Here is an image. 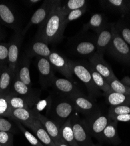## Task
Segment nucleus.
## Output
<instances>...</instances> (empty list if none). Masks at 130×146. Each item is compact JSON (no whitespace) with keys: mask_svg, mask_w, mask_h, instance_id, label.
Masks as SVG:
<instances>
[{"mask_svg":"<svg viewBox=\"0 0 130 146\" xmlns=\"http://www.w3.org/2000/svg\"><path fill=\"white\" fill-rule=\"evenodd\" d=\"M127 94L130 95V87H128V92H127Z\"/></svg>","mask_w":130,"mask_h":146,"instance_id":"49530a36","label":"nucleus"},{"mask_svg":"<svg viewBox=\"0 0 130 146\" xmlns=\"http://www.w3.org/2000/svg\"><path fill=\"white\" fill-rule=\"evenodd\" d=\"M115 28V22L108 23L100 32L96 34V53L104 55L107 52L113 38Z\"/></svg>","mask_w":130,"mask_h":146,"instance_id":"ddd939ff","label":"nucleus"},{"mask_svg":"<svg viewBox=\"0 0 130 146\" xmlns=\"http://www.w3.org/2000/svg\"><path fill=\"white\" fill-rule=\"evenodd\" d=\"M37 68L39 74V82L43 88L52 87V80L55 77L53 67L48 58L37 57Z\"/></svg>","mask_w":130,"mask_h":146,"instance_id":"9b49d317","label":"nucleus"},{"mask_svg":"<svg viewBox=\"0 0 130 146\" xmlns=\"http://www.w3.org/2000/svg\"><path fill=\"white\" fill-rule=\"evenodd\" d=\"M56 146H69L64 141H61L55 143Z\"/></svg>","mask_w":130,"mask_h":146,"instance_id":"a18cd8bd","label":"nucleus"},{"mask_svg":"<svg viewBox=\"0 0 130 146\" xmlns=\"http://www.w3.org/2000/svg\"><path fill=\"white\" fill-rule=\"evenodd\" d=\"M70 117L61 127V137L69 146H78L75 139Z\"/></svg>","mask_w":130,"mask_h":146,"instance_id":"c85d7f7f","label":"nucleus"},{"mask_svg":"<svg viewBox=\"0 0 130 146\" xmlns=\"http://www.w3.org/2000/svg\"><path fill=\"white\" fill-rule=\"evenodd\" d=\"M106 52L120 63L130 66V46L123 39L115 28L112 41Z\"/></svg>","mask_w":130,"mask_h":146,"instance_id":"39448f33","label":"nucleus"},{"mask_svg":"<svg viewBox=\"0 0 130 146\" xmlns=\"http://www.w3.org/2000/svg\"><path fill=\"white\" fill-rule=\"evenodd\" d=\"M53 68L60 72L68 80L73 79V73L69 66V60L62 53L56 50H52L48 57Z\"/></svg>","mask_w":130,"mask_h":146,"instance_id":"f8f14e48","label":"nucleus"},{"mask_svg":"<svg viewBox=\"0 0 130 146\" xmlns=\"http://www.w3.org/2000/svg\"><path fill=\"white\" fill-rule=\"evenodd\" d=\"M59 2V1H55V0L44 1L41 6L32 15L25 27L22 30V34L24 36L29 28L32 25H38L40 26L42 25L48 19Z\"/></svg>","mask_w":130,"mask_h":146,"instance_id":"6e6552de","label":"nucleus"},{"mask_svg":"<svg viewBox=\"0 0 130 146\" xmlns=\"http://www.w3.org/2000/svg\"><path fill=\"white\" fill-rule=\"evenodd\" d=\"M106 101L110 106H130V95L115 92L104 94Z\"/></svg>","mask_w":130,"mask_h":146,"instance_id":"cd10ccee","label":"nucleus"},{"mask_svg":"<svg viewBox=\"0 0 130 146\" xmlns=\"http://www.w3.org/2000/svg\"><path fill=\"white\" fill-rule=\"evenodd\" d=\"M52 51L48 44L36 38L28 48L27 56L29 58L32 57L48 58Z\"/></svg>","mask_w":130,"mask_h":146,"instance_id":"b1692460","label":"nucleus"},{"mask_svg":"<svg viewBox=\"0 0 130 146\" xmlns=\"http://www.w3.org/2000/svg\"><path fill=\"white\" fill-rule=\"evenodd\" d=\"M121 82L127 87H130V78L128 76H125L121 80Z\"/></svg>","mask_w":130,"mask_h":146,"instance_id":"79ce46f5","label":"nucleus"},{"mask_svg":"<svg viewBox=\"0 0 130 146\" xmlns=\"http://www.w3.org/2000/svg\"><path fill=\"white\" fill-rule=\"evenodd\" d=\"M70 118L75 139L78 146H94L95 144L91 139V135L85 120L81 119L75 113Z\"/></svg>","mask_w":130,"mask_h":146,"instance_id":"0eeeda50","label":"nucleus"},{"mask_svg":"<svg viewBox=\"0 0 130 146\" xmlns=\"http://www.w3.org/2000/svg\"><path fill=\"white\" fill-rule=\"evenodd\" d=\"M0 70H1V68H0Z\"/></svg>","mask_w":130,"mask_h":146,"instance_id":"09e8293b","label":"nucleus"},{"mask_svg":"<svg viewBox=\"0 0 130 146\" xmlns=\"http://www.w3.org/2000/svg\"><path fill=\"white\" fill-rule=\"evenodd\" d=\"M101 7L121 14V15L130 14V0H103L100 1Z\"/></svg>","mask_w":130,"mask_h":146,"instance_id":"6ab92c4d","label":"nucleus"},{"mask_svg":"<svg viewBox=\"0 0 130 146\" xmlns=\"http://www.w3.org/2000/svg\"><path fill=\"white\" fill-rule=\"evenodd\" d=\"M0 146H1V145H0Z\"/></svg>","mask_w":130,"mask_h":146,"instance_id":"8fccbe9b","label":"nucleus"},{"mask_svg":"<svg viewBox=\"0 0 130 146\" xmlns=\"http://www.w3.org/2000/svg\"><path fill=\"white\" fill-rule=\"evenodd\" d=\"M62 1H59L51 14L39 26L36 38L47 43L56 44L60 42L63 36L65 27L63 25L64 16L62 11Z\"/></svg>","mask_w":130,"mask_h":146,"instance_id":"f257e3e1","label":"nucleus"},{"mask_svg":"<svg viewBox=\"0 0 130 146\" xmlns=\"http://www.w3.org/2000/svg\"><path fill=\"white\" fill-rule=\"evenodd\" d=\"M76 111L74 105L70 98L60 95L51 100L47 114L49 119L61 127Z\"/></svg>","mask_w":130,"mask_h":146,"instance_id":"f03ea898","label":"nucleus"},{"mask_svg":"<svg viewBox=\"0 0 130 146\" xmlns=\"http://www.w3.org/2000/svg\"><path fill=\"white\" fill-rule=\"evenodd\" d=\"M36 117L41 121L55 143L63 141L61 135V127L53 121L37 111Z\"/></svg>","mask_w":130,"mask_h":146,"instance_id":"aec40b11","label":"nucleus"},{"mask_svg":"<svg viewBox=\"0 0 130 146\" xmlns=\"http://www.w3.org/2000/svg\"><path fill=\"white\" fill-rule=\"evenodd\" d=\"M26 2L27 3V4H29L30 5H32L38 3L39 2H41V1H39V0H30V1H28Z\"/></svg>","mask_w":130,"mask_h":146,"instance_id":"c03bdc74","label":"nucleus"},{"mask_svg":"<svg viewBox=\"0 0 130 146\" xmlns=\"http://www.w3.org/2000/svg\"><path fill=\"white\" fill-rule=\"evenodd\" d=\"M87 9V7L86 6L85 7L81 8L80 9H77L73 10L72 11L70 12L67 15H66L64 17L63 25L66 28V25L69 22L80 18L83 15H84V14L86 13Z\"/></svg>","mask_w":130,"mask_h":146,"instance_id":"72a5a7b5","label":"nucleus"},{"mask_svg":"<svg viewBox=\"0 0 130 146\" xmlns=\"http://www.w3.org/2000/svg\"><path fill=\"white\" fill-rule=\"evenodd\" d=\"M84 120L90 135L101 140L102 133L110 123L111 119L108 113H104L100 110L93 115L86 117Z\"/></svg>","mask_w":130,"mask_h":146,"instance_id":"423d86ee","label":"nucleus"},{"mask_svg":"<svg viewBox=\"0 0 130 146\" xmlns=\"http://www.w3.org/2000/svg\"><path fill=\"white\" fill-rule=\"evenodd\" d=\"M9 43H0V67L8 66Z\"/></svg>","mask_w":130,"mask_h":146,"instance_id":"58836bf2","label":"nucleus"},{"mask_svg":"<svg viewBox=\"0 0 130 146\" xmlns=\"http://www.w3.org/2000/svg\"><path fill=\"white\" fill-rule=\"evenodd\" d=\"M0 68V95H4L10 92L15 74L8 66Z\"/></svg>","mask_w":130,"mask_h":146,"instance_id":"393cba45","label":"nucleus"},{"mask_svg":"<svg viewBox=\"0 0 130 146\" xmlns=\"http://www.w3.org/2000/svg\"><path fill=\"white\" fill-rule=\"evenodd\" d=\"M52 87L61 96L70 97L74 95L81 93L76 85L72 81L67 78H58L54 77Z\"/></svg>","mask_w":130,"mask_h":146,"instance_id":"f3484780","label":"nucleus"},{"mask_svg":"<svg viewBox=\"0 0 130 146\" xmlns=\"http://www.w3.org/2000/svg\"><path fill=\"white\" fill-rule=\"evenodd\" d=\"M0 131H9L14 133L16 129L13 123L4 117L0 116Z\"/></svg>","mask_w":130,"mask_h":146,"instance_id":"ea45409f","label":"nucleus"},{"mask_svg":"<svg viewBox=\"0 0 130 146\" xmlns=\"http://www.w3.org/2000/svg\"><path fill=\"white\" fill-rule=\"evenodd\" d=\"M107 82L113 92L127 94L128 87L124 85L121 81L117 78L111 79L107 81Z\"/></svg>","mask_w":130,"mask_h":146,"instance_id":"f704fd0d","label":"nucleus"},{"mask_svg":"<svg viewBox=\"0 0 130 146\" xmlns=\"http://www.w3.org/2000/svg\"><path fill=\"white\" fill-rule=\"evenodd\" d=\"M23 38V35L22 34V31L19 29L15 31L13 38L9 43L8 66L14 74H15L17 67L20 58L19 52Z\"/></svg>","mask_w":130,"mask_h":146,"instance_id":"9d476101","label":"nucleus"},{"mask_svg":"<svg viewBox=\"0 0 130 146\" xmlns=\"http://www.w3.org/2000/svg\"><path fill=\"white\" fill-rule=\"evenodd\" d=\"M81 33L73 40L71 51L77 56L90 58L97 52L96 35Z\"/></svg>","mask_w":130,"mask_h":146,"instance_id":"20e7f679","label":"nucleus"},{"mask_svg":"<svg viewBox=\"0 0 130 146\" xmlns=\"http://www.w3.org/2000/svg\"><path fill=\"white\" fill-rule=\"evenodd\" d=\"M125 114H130V106H110L108 111L109 117Z\"/></svg>","mask_w":130,"mask_h":146,"instance_id":"e433bc0d","label":"nucleus"},{"mask_svg":"<svg viewBox=\"0 0 130 146\" xmlns=\"http://www.w3.org/2000/svg\"><path fill=\"white\" fill-rule=\"evenodd\" d=\"M117 125V121L111 120L102 133L101 140L115 145L121 143V140L118 134Z\"/></svg>","mask_w":130,"mask_h":146,"instance_id":"a878e982","label":"nucleus"},{"mask_svg":"<svg viewBox=\"0 0 130 146\" xmlns=\"http://www.w3.org/2000/svg\"><path fill=\"white\" fill-rule=\"evenodd\" d=\"M25 126L29 128L35 133V136L45 146H56L41 121L37 117L32 122Z\"/></svg>","mask_w":130,"mask_h":146,"instance_id":"a211bd4d","label":"nucleus"},{"mask_svg":"<svg viewBox=\"0 0 130 146\" xmlns=\"http://www.w3.org/2000/svg\"><path fill=\"white\" fill-rule=\"evenodd\" d=\"M10 91L26 100L31 105L36 103L39 100V95L16 77L14 78Z\"/></svg>","mask_w":130,"mask_h":146,"instance_id":"4468645a","label":"nucleus"},{"mask_svg":"<svg viewBox=\"0 0 130 146\" xmlns=\"http://www.w3.org/2000/svg\"><path fill=\"white\" fill-rule=\"evenodd\" d=\"M87 1L85 0H68L63 5L62 4V11L64 17L70 12L87 6Z\"/></svg>","mask_w":130,"mask_h":146,"instance_id":"2f4dec72","label":"nucleus"},{"mask_svg":"<svg viewBox=\"0 0 130 146\" xmlns=\"http://www.w3.org/2000/svg\"><path fill=\"white\" fill-rule=\"evenodd\" d=\"M69 63L73 74H75L85 85L90 95L93 97L99 96L101 92L93 81L89 70V63L85 61L70 60H69Z\"/></svg>","mask_w":130,"mask_h":146,"instance_id":"7ed1b4c3","label":"nucleus"},{"mask_svg":"<svg viewBox=\"0 0 130 146\" xmlns=\"http://www.w3.org/2000/svg\"><path fill=\"white\" fill-rule=\"evenodd\" d=\"M0 22L15 31L20 29L19 19L15 11L6 3L0 2Z\"/></svg>","mask_w":130,"mask_h":146,"instance_id":"dca6fc26","label":"nucleus"},{"mask_svg":"<svg viewBox=\"0 0 130 146\" xmlns=\"http://www.w3.org/2000/svg\"><path fill=\"white\" fill-rule=\"evenodd\" d=\"M11 111L7 95H0V116L8 117Z\"/></svg>","mask_w":130,"mask_h":146,"instance_id":"c9c22d12","label":"nucleus"},{"mask_svg":"<svg viewBox=\"0 0 130 146\" xmlns=\"http://www.w3.org/2000/svg\"><path fill=\"white\" fill-rule=\"evenodd\" d=\"M30 62L29 57L27 55H23L20 58L17 67L15 77L27 86L31 87L32 84L29 71Z\"/></svg>","mask_w":130,"mask_h":146,"instance_id":"412c9836","label":"nucleus"},{"mask_svg":"<svg viewBox=\"0 0 130 146\" xmlns=\"http://www.w3.org/2000/svg\"><path fill=\"white\" fill-rule=\"evenodd\" d=\"M5 33L1 25V22H0V41L3 40L5 38Z\"/></svg>","mask_w":130,"mask_h":146,"instance_id":"37998d69","label":"nucleus"},{"mask_svg":"<svg viewBox=\"0 0 130 146\" xmlns=\"http://www.w3.org/2000/svg\"><path fill=\"white\" fill-rule=\"evenodd\" d=\"M109 117L111 120L116 121L117 122H119V121H121V122H128V121H130V114L117 115Z\"/></svg>","mask_w":130,"mask_h":146,"instance_id":"a19ab883","label":"nucleus"},{"mask_svg":"<svg viewBox=\"0 0 130 146\" xmlns=\"http://www.w3.org/2000/svg\"><path fill=\"white\" fill-rule=\"evenodd\" d=\"M11 109L19 108H30L31 104L24 98H22L15 94L9 92L7 94Z\"/></svg>","mask_w":130,"mask_h":146,"instance_id":"7c9ffc66","label":"nucleus"},{"mask_svg":"<svg viewBox=\"0 0 130 146\" xmlns=\"http://www.w3.org/2000/svg\"><path fill=\"white\" fill-rule=\"evenodd\" d=\"M94 146H99V145H96V144H95V145H94Z\"/></svg>","mask_w":130,"mask_h":146,"instance_id":"de8ad7c7","label":"nucleus"},{"mask_svg":"<svg viewBox=\"0 0 130 146\" xmlns=\"http://www.w3.org/2000/svg\"><path fill=\"white\" fill-rule=\"evenodd\" d=\"M1 146H14V133L9 131H0Z\"/></svg>","mask_w":130,"mask_h":146,"instance_id":"4c0bfd02","label":"nucleus"},{"mask_svg":"<svg viewBox=\"0 0 130 146\" xmlns=\"http://www.w3.org/2000/svg\"><path fill=\"white\" fill-rule=\"evenodd\" d=\"M68 98L72 101L76 111L84 115L86 117L100 110L95 102L82 92Z\"/></svg>","mask_w":130,"mask_h":146,"instance_id":"1a4fd4ad","label":"nucleus"},{"mask_svg":"<svg viewBox=\"0 0 130 146\" xmlns=\"http://www.w3.org/2000/svg\"><path fill=\"white\" fill-rule=\"evenodd\" d=\"M89 70L91 73V75L93 81L97 87L100 90L103 91L104 94H109L113 92L111 89L109 83L103 76H101L99 72H97L94 70L89 63Z\"/></svg>","mask_w":130,"mask_h":146,"instance_id":"c756f323","label":"nucleus"},{"mask_svg":"<svg viewBox=\"0 0 130 146\" xmlns=\"http://www.w3.org/2000/svg\"><path fill=\"white\" fill-rule=\"evenodd\" d=\"M89 61L91 66L107 80V81L111 79L117 78L112 68L104 60L103 55L96 53L89 58Z\"/></svg>","mask_w":130,"mask_h":146,"instance_id":"2eb2a0df","label":"nucleus"},{"mask_svg":"<svg viewBox=\"0 0 130 146\" xmlns=\"http://www.w3.org/2000/svg\"><path fill=\"white\" fill-rule=\"evenodd\" d=\"M115 28L123 39L130 46V14L122 15L115 22Z\"/></svg>","mask_w":130,"mask_h":146,"instance_id":"bb28decb","label":"nucleus"},{"mask_svg":"<svg viewBox=\"0 0 130 146\" xmlns=\"http://www.w3.org/2000/svg\"><path fill=\"white\" fill-rule=\"evenodd\" d=\"M9 118L26 125L36 119V111L31 110L30 108L11 109Z\"/></svg>","mask_w":130,"mask_h":146,"instance_id":"5701e85b","label":"nucleus"},{"mask_svg":"<svg viewBox=\"0 0 130 146\" xmlns=\"http://www.w3.org/2000/svg\"><path fill=\"white\" fill-rule=\"evenodd\" d=\"M15 122L18 126L19 130L23 133V135H24L26 139L32 146H45L43 143H42L40 141V140L36 136H34L33 134L28 131L24 127H23L22 124L20 123L19 121H15Z\"/></svg>","mask_w":130,"mask_h":146,"instance_id":"473e14b6","label":"nucleus"},{"mask_svg":"<svg viewBox=\"0 0 130 146\" xmlns=\"http://www.w3.org/2000/svg\"><path fill=\"white\" fill-rule=\"evenodd\" d=\"M108 23L107 18L104 14H94L91 15L89 21L83 25L81 32L85 33L88 30L91 29L97 34L107 25Z\"/></svg>","mask_w":130,"mask_h":146,"instance_id":"4be33fe9","label":"nucleus"}]
</instances>
